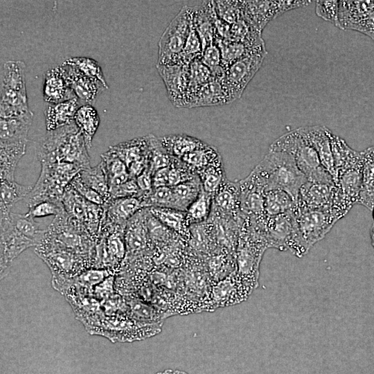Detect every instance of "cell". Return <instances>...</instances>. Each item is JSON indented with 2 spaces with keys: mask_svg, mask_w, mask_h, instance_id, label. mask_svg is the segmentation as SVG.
I'll list each match as a JSON object with an SVG mask.
<instances>
[{
  "mask_svg": "<svg viewBox=\"0 0 374 374\" xmlns=\"http://www.w3.org/2000/svg\"><path fill=\"white\" fill-rule=\"evenodd\" d=\"M84 137L75 122L47 132L40 143L37 157L41 163L65 162L80 168H90L89 156Z\"/></svg>",
  "mask_w": 374,
  "mask_h": 374,
  "instance_id": "6da1fadb",
  "label": "cell"
},
{
  "mask_svg": "<svg viewBox=\"0 0 374 374\" xmlns=\"http://www.w3.org/2000/svg\"><path fill=\"white\" fill-rule=\"evenodd\" d=\"M265 191L278 189L289 193L297 202L301 186L308 181L293 157L283 151L269 150L253 168Z\"/></svg>",
  "mask_w": 374,
  "mask_h": 374,
  "instance_id": "7a4b0ae2",
  "label": "cell"
},
{
  "mask_svg": "<svg viewBox=\"0 0 374 374\" xmlns=\"http://www.w3.org/2000/svg\"><path fill=\"white\" fill-rule=\"evenodd\" d=\"M295 222L287 251L301 258L322 240L339 220L329 210L309 208L296 205Z\"/></svg>",
  "mask_w": 374,
  "mask_h": 374,
  "instance_id": "3957f363",
  "label": "cell"
},
{
  "mask_svg": "<svg viewBox=\"0 0 374 374\" xmlns=\"http://www.w3.org/2000/svg\"><path fill=\"white\" fill-rule=\"evenodd\" d=\"M269 249L262 234L244 218L240 225L235 253L236 271L253 290L258 286L260 265L265 251Z\"/></svg>",
  "mask_w": 374,
  "mask_h": 374,
  "instance_id": "277c9868",
  "label": "cell"
},
{
  "mask_svg": "<svg viewBox=\"0 0 374 374\" xmlns=\"http://www.w3.org/2000/svg\"><path fill=\"white\" fill-rule=\"evenodd\" d=\"M82 170L70 163H41L39 177L25 198L28 208L46 201L62 203L66 188Z\"/></svg>",
  "mask_w": 374,
  "mask_h": 374,
  "instance_id": "5b68a950",
  "label": "cell"
},
{
  "mask_svg": "<svg viewBox=\"0 0 374 374\" xmlns=\"http://www.w3.org/2000/svg\"><path fill=\"white\" fill-rule=\"evenodd\" d=\"M269 150L283 151L291 154L308 181L335 184L330 174L322 166L314 149L303 139L297 129L278 138L271 144Z\"/></svg>",
  "mask_w": 374,
  "mask_h": 374,
  "instance_id": "8992f818",
  "label": "cell"
},
{
  "mask_svg": "<svg viewBox=\"0 0 374 374\" xmlns=\"http://www.w3.org/2000/svg\"><path fill=\"white\" fill-rule=\"evenodd\" d=\"M35 252L48 265L52 276L70 278L93 267L91 258L58 244L46 232Z\"/></svg>",
  "mask_w": 374,
  "mask_h": 374,
  "instance_id": "52a82bcc",
  "label": "cell"
},
{
  "mask_svg": "<svg viewBox=\"0 0 374 374\" xmlns=\"http://www.w3.org/2000/svg\"><path fill=\"white\" fill-rule=\"evenodd\" d=\"M46 235L58 244L89 257L93 264L96 240L82 223L65 211L54 217L46 229Z\"/></svg>",
  "mask_w": 374,
  "mask_h": 374,
  "instance_id": "ba28073f",
  "label": "cell"
},
{
  "mask_svg": "<svg viewBox=\"0 0 374 374\" xmlns=\"http://www.w3.org/2000/svg\"><path fill=\"white\" fill-rule=\"evenodd\" d=\"M191 26V8L186 5L170 22L159 39L157 65L178 63Z\"/></svg>",
  "mask_w": 374,
  "mask_h": 374,
  "instance_id": "9c48e42d",
  "label": "cell"
},
{
  "mask_svg": "<svg viewBox=\"0 0 374 374\" xmlns=\"http://www.w3.org/2000/svg\"><path fill=\"white\" fill-rule=\"evenodd\" d=\"M267 54L265 44H261L226 68L224 82L232 102L242 96L244 89L260 68Z\"/></svg>",
  "mask_w": 374,
  "mask_h": 374,
  "instance_id": "30bf717a",
  "label": "cell"
},
{
  "mask_svg": "<svg viewBox=\"0 0 374 374\" xmlns=\"http://www.w3.org/2000/svg\"><path fill=\"white\" fill-rule=\"evenodd\" d=\"M25 69L26 64L21 60H9L4 63L1 76L0 104L28 107Z\"/></svg>",
  "mask_w": 374,
  "mask_h": 374,
  "instance_id": "8fae6325",
  "label": "cell"
},
{
  "mask_svg": "<svg viewBox=\"0 0 374 374\" xmlns=\"http://www.w3.org/2000/svg\"><path fill=\"white\" fill-rule=\"evenodd\" d=\"M294 208L280 215H265L251 220L265 239L269 248H275L283 251H287V244L295 222Z\"/></svg>",
  "mask_w": 374,
  "mask_h": 374,
  "instance_id": "7c38bea8",
  "label": "cell"
},
{
  "mask_svg": "<svg viewBox=\"0 0 374 374\" xmlns=\"http://www.w3.org/2000/svg\"><path fill=\"white\" fill-rule=\"evenodd\" d=\"M310 3L306 1H243L242 16L253 27L261 32L274 18Z\"/></svg>",
  "mask_w": 374,
  "mask_h": 374,
  "instance_id": "4fadbf2b",
  "label": "cell"
},
{
  "mask_svg": "<svg viewBox=\"0 0 374 374\" xmlns=\"http://www.w3.org/2000/svg\"><path fill=\"white\" fill-rule=\"evenodd\" d=\"M10 214L0 216L1 279L8 274L12 261L21 253L30 247L37 246L34 240L26 236L13 225Z\"/></svg>",
  "mask_w": 374,
  "mask_h": 374,
  "instance_id": "5bb4252c",
  "label": "cell"
},
{
  "mask_svg": "<svg viewBox=\"0 0 374 374\" xmlns=\"http://www.w3.org/2000/svg\"><path fill=\"white\" fill-rule=\"evenodd\" d=\"M253 291L235 271L213 284L210 294L211 311L239 304L247 300Z\"/></svg>",
  "mask_w": 374,
  "mask_h": 374,
  "instance_id": "9a60e30c",
  "label": "cell"
},
{
  "mask_svg": "<svg viewBox=\"0 0 374 374\" xmlns=\"http://www.w3.org/2000/svg\"><path fill=\"white\" fill-rule=\"evenodd\" d=\"M162 326L138 321L127 314H117L109 319V337L121 341L143 340L160 333Z\"/></svg>",
  "mask_w": 374,
  "mask_h": 374,
  "instance_id": "2e32d148",
  "label": "cell"
},
{
  "mask_svg": "<svg viewBox=\"0 0 374 374\" xmlns=\"http://www.w3.org/2000/svg\"><path fill=\"white\" fill-rule=\"evenodd\" d=\"M147 211L148 208H141L127 223L125 230V258L152 255L154 247L147 227Z\"/></svg>",
  "mask_w": 374,
  "mask_h": 374,
  "instance_id": "e0dca14e",
  "label": "cell"
},
{
  "mask_svg": "<svg viewBox=\"0 0 374 374\" xmlns=\"http://www.w3.org/2000/svg\"><path fill=\"white\" fill-rule=\"evenodd\" d=\"M240 210L242 218H259L264 215L265 188L252 170L244 179L238 181Z\"/></svg>",
  "mask_w": 374,
  "mask_h": 374,
  "instance_id": "ac0fdd59",
  "label": "cell"
},
{
  "mask_svg": "<svg viewBox=\"0 0 374 374\" xmlns=\"http://www.w3.org/2000/svg\"><path fill=\"white\" fill-rule=\"evenodd\" d=\"M297 130L314 149L322 166L330 174L335 184L337 172L330 139V130L320 125L301 127Z\"/></svg>",
  "mask_w": 374,
  "mask_h": 374,
  "instance_id": "d6986e66",
  "label": "cell"
},
{
  "mask_svg": "<svg viewBox=\"0 0 374 374\" xmlns=\"http://www.w3.org/2000/svg\"><path fill=\"white\" fill-rule=\"evenodd\" d=\"M157 69L166 85L169 99L179 107L189 85V64H157Z\"/></svg>",
  "mask_w": 374,
  "mask_h": 374,
  "instance_id": "ffe728a7",
  "label": "cell"
},
{
  "mask_svg": "<svg viewBox=\"0 0 374 374\" xmlns=\"http://www.w3.org/2000/svg\"><path fill=\"white\" fill-rule=\"evenodd\" d=\"M211 215L243 220L240 210L238 181H231L226 177L224 179L213 197Z\"/></svg>",
  "mask_w": 374,
  "mask_h": 374,
  "instance_id": "44dd1931",
  "label": "cell"
},
{
  "mask_svg": "<svg viewBox=\"0 0 374 374\" xmlns=\"http://www.w3.org/2000/svg\"><path fill=\"white\" fill-rule=\"evenodd\" d=\"M69 87L82 105H91L105 88L98 80L80 72L75 66L64 61L61 64Z\"/></svg>",
  "mask_w": 374,
  "mask_h": 374,
  "instance_id": "7402d4cb",
  "label": "cell"
},
{
  "mask_svg": "<svg viewBox=\"0 0 374 374\" xmlns=\"http://www.w3.org/2000/svg\"><path fill=\"white\" fill-rule=\"evenodd\" d=\"M42 96L46 103H58L76 97L69 87L61 64L44 73Z\"/></svg>",
  "mask_w": 374,
  "mask_h": 374,
  "instance_id": "603a6c76",
  "label": "cell"
},
{
  "mask_svg": "<svg viewBox=\"0 0 374 374\" xmlns=\"http://www.w3.org/2000/svg\"><path fill=\"white\" fill-rule=\"evenodd\" d=\"M192 24L202 43L203 50L208 45L215 43L216 33L215 23L217 18L213 1H202L190 6Z\"/></svg>",
  "mask_w": 374,
  "mask_h": 374,
  "instance_id": "cb8c5ba5",
  "label": "cell"
},
{
  "mask_svg": "<svg viewBox=\"0 0 374 374\" xmlns=\"http://www.w3.org/2000/svg\"><path fill=\"white\" fill-rule=\"evenodd\" d=\"M335 184L306 181L301 188L297 206L329 210L335 190Z\"/></svg>",
  "mask_w": 374,
  "mask_h": 374,
  "instance_id": "d4e9b609",
  "label": "cell"
},
{
  "mask_svg": "<svg viewBox=\"0 0 374 374\" xmlns=\"http://www.w3.org/2000/svg\"><path fill=\"white\" fill-rule=\"evenodd\" d=\"M231 102L224 79L211 80L191 96L183 107L219 105Z\"/></svg>",
  "mask_w": 374,
  "mask_h": 374,
  "instance_id": "484cf974",
  "label": "cell"
},
{
  "mask_svg": "<svg viewBox=\"0 0 374 374\" xmlns=\"http://www.w3.org/2000/svg\"><path fill=\"white\" fill-rule=\"evenodd\" d=\"M364 160L337 172L335 185L352 204L358 203L363 186Z\"/></svg>",
  "mask_w": 374,
  "mask_h": 374,
  "instance_id": "4316f807",
  "label": "cell"
},
{
  "mask_svg": "<svg viewBox=\"0 0 374 374\" xmlns=\"http://www.w3.org/2000/svg\"><path fill=\"white\" fill-rule=\"evenodd\" d=\"M81 105L82 103L77 97L58 103H47L44 110L46 131L51 132L74 122L76 112Z\"/></svg>",
  "mask_w": 374,
  "mask_h": 374,
  "instance_id": "83f0119b",
  "label": "cell"
},
{
  "mask_svg": "<svg viewBox=\"0 0 374 374\" xmlns=\"http://www.w3.org/2000/svg\"><path fill=\"white\" fill-rule=\"evenodd\" d=\"M0 141L1 180L15 181V172L26 153L28 140Z\"/></svg>",
  "mask_w": 374,
  "mask_h": 374,
  "instance_id": "f1b7e54d",
  "label": "cell"
},
{
  "mask_svg": "<svg viewBox=\"0 0 374 374\" xmlns=\"http://www.w3.org/2000/svg\"><path fill=\"white\" fill-rule=\"evenodd\" d=\"M148 208L159 222L188 242L190 238V226L186 221V211L161 207Z\"/></svg>",
  "mask_w": 374,
  "mask_h": 374,
  "instance_id": "f546056e",
  "label": "cell"
},
{
  "mask_svg": "<svg viewBox=\"0 0 374 374\" xmlns=\"http://www.w3.org/2000/svg\"><path fill=\"white\" fill-rule=\"evenodd\" d=\"M204 262L213 283L236 271L235 254L224 249H218L204 257Z\"/></svg>",
  "mask_w": 374,
  "mask_h": 374,
  "instance_id": "4dcf8cb0",
  "label": "cell"
},
{
  "mask_svg": "<svg viewBox=\"0 0 374 374\" xmlns=\"http://www.w3.org/2000/svg\"><path fill=\"white\" fill-rule=\"evenodd\" d=\"M127 167L134 162L149 161V143L148 136L135 138L132 140L109 146Z\"/></svg>",
  "mask_w": 374,
  "mask_h": 374,
  "instance_id": "1f68e13d",
  "label": "cell"
},
{
  "mask_svg": "<svg viewBox=\"0 0 374 374\" xmlns=\"http://www.w3.org/2000/svg\"><path fill=\"white\" fill-rule=\"evenodd\" d=\"M127 305V314L132 319L143 323H163L168 315L152 304L141 299L128 296L125 299Z\"/></svg>",
  "mask_w": 374,
  "mask_h": 374,
  "instance_id": "d6a6232c",
  "label": "cell"
},
{
  "mask_svg": "<svg viewBox=\"0 0 374 374\" xmlns=\"http://www.w3.org/2000/svg\"><path fill=\"white\" fill-rule=\"evenodd\" d=\"M159 139L168 153L178 159L206 144L197 138L186 134H170Z\"/></svg>",
  "mask_w": 374,
  "mask_h": 374,
  "instance_id": "836d02e7",
  "label": "cell"
},
{
  "mask_svg": "<svg viewBox=\"0 0 374 374\" xmlns=\"http://www.w3.org/2000/svg\"><path fill=\"white\" fill-rule=\"evenodd\" d=\"M74 122L84 137L87 149H90L100 124L96 109L89 104L81 105L76 112Z\"/></svg>",
  "mask_w": 374,
  "mask_h": 374,
  "instance_id": "e575fe53",
  "label": "cell"
},
{
  "mask_svg": "<svg viewBox=\"0 0 374 374\" xmlns=\"http://www.w3.org/2000/svg\"><path fill=\"white\" fill-rule=\"evenodd\" d=\"M100 161L107 175L109 188L121 185L131 179L125 163L109 148L101 154Z\"/></svg>",
  "mask_w": 374,
  "mask_h": 374,
  "instance_id": "d590c367",
  "label": "cell"
},
{
  "mask_svg": "<svg viewBox=\"0 0 374 374\" xmlns=\"http://www.w3.org/2000/svg\"><path fill=\"white\" fill-rule=\"evenodd\" d=\"M31 189V186L21 185L15 181L1 180L0 215H9L12 206L25 199Z\"/></svg>",
  "mask_w": 374,
  "mask_h": 374,
  "instance_id": "8d00e7d4",
  "label": "cell"
},
{
  "mask_svg": "<svg viewBox=\"0 0 374 374\" xmlns=\"http://www.w3.org/2000/svg\"><path fill=\"white\" fill-rule=\"evenodd\" d=\"M180 160L196 173L208 166L222 163L217 150L208 144L184 156Z\"/></svg>",
  "mask_w": 374,
  "mask_h": 374,
  "instance_id": "74e56055",
  "label": "cell"
},
{
  "mask_svg": "<svg viewBox=\"0 0 374 374\" xmlns=\"http://www.w3.org/2000/svg\"><path fill=\"white\" fill-rule=\"evenodd\" d=\"M171 188L174 196V209L186 211L198 197L202 186L197 175L190 180Z\"/></svg>",
  "mask_w": 374,
  "mask_h": 374,
  "instance_id": "f35d334b",
  "label": "cell"
},
{
  "mask_svg": "<svg viewBox=\"0 0 374 374\" xmlns=\"http://www.w3.org/2000/svg\"><path fill=\"white\" fill-rule=\"evenodd\" d=\"M296 200L287 192L273 189L265 191L264 209L267 216H274L294 209Z\"/></svg>",
  "mask_w": 374,
  "mask_h": 374,
  "instance_id": "ab89813d",
  "label": "cell"
},
{
  "mask_svg": "<svg viewBox=\"0 0 374 374\" xmlns=\"http://www.w3.org/2000/svg\"><path fill=\"white\" fill-rule=\"evenodd\" d=\"M79 175L87 186L103 197L105 202L109 200L108 178L101 161L95 167L82 170Z\"/></svg>",
  "mask_w": 374,
  "mask_h": 374,
  "instance_id": "60d3db41",
  "label": "cell"
},
{
  "mask_svg": "<svg viewBox=\"0 0 374 374\" xmlns=\"http://www.w3.org/2000/svg\"><path fill=\"white\" fill-rule=\"evenodd\" d=\"M213 204V196L206 193L203 188L197 199L188 207L186 221L189 226L208 221Z\"/></svg>",
  "mask_w": 374,
  "mask_h": 374,
  "instance_id": "b9f144b4",
  "label": "cell"
},
{
  "mask_svg": "<svg viewBox=\"0 0 374 374\" xmlns=\"http://www.w3.org/2000/svg\"><path fill=\"white\" fill-rule=\"evenodd\" d=\"M215 43L220 50L222 66L225 69L229 65L242 58L256 48H252L242 42L229 39L217 38Z\"/></svg>",
  "mask_w": 374,
  "mask_h": 374,
  "instance_id": "7bdbcfd3",
  "label": "cell"
},
{
  "mask_svg": "<svg viewBox=\"0 0 374 374\" xmlns=\"http://www.w3.org/2000/svg\"><path fill=\"white\" fill-rule=\"evenodd\" d=\"M33 119L0 118V141L28 140Z\"/></svg>",
  "mask_w": 374,
  "mask_h": 374,
  "instance_id": "ee69618b",
  "label": "cell"
},
{
  "mask_svg": "<svg viewBox=\"0 0 374 374\" xmlns=\"http://www.w3.org/2000/svg\"><path fill=\"white\" fill-rule=\"evenodd\" d=\"M10 219L13 225L23 234L34 240L37 245L42 241L46 229H42L41 224L35 219L25 214L11 212Z\"/></svg>",
  "mask_w": 374,
  "mask_h": 374,
  "instance_id": "f6af8a7d",
  "label": "cell"
},
{
  "mask_svg": "<svg viewBox=\"0 0 374 374\" xmlns=\"http://www.w3.org/2000/svg\"><path fill=\"white\" fill-rule=\"evenodd\" d=\"M149 143V168L152 175L158 170L170 166L172 157L162 145L159 138L153 134L147 135Z\"/></svg>",
  "mask_w": 374,
  "mask_h": 374,
  "instance_id": "bcb514c9",
  "label": "cell"
},
{
  "mask_svg": "<svg viewBox=\"0 0 374 374\" xmlns=\"http://www.w3.org/2000/svg\"><path fill=\"white\" fill-rule=\"evenodd\" d=\"M197 175L203 189L213 197L226 178L223 163L208 166Z\"/></svg>",
  "mask_w": 374,
  "mask_h": 374,
  "instance_id": "7dc6e473",
  "label": "cell"
},
{
  "mask_svg": "<svg viewBox=\"0 0 374 374\" xmlns=\"http://www.w3.org/2000/svg\"><path fill=\"white\" fill-rule=\"evenodd\" d=\"M140 200L143 208L161 207L174 209V196L171 187L163 186L153 188Z\"/></svg>",
  "mask_w": 374,
  "mask_h": 374,
  "instance_id": "c3c4849f",
  "label": "cell"
},
{
  "mask_svg": "<svg viewBox=\"0 0 374 374\" xmlns=\"http://www.w3.org/2000/svg\"><path fill=\"white\" fill-rule=\"evenodd\" d=\"M64 61L75 66L85 75L99 80L105 89L109 88L102 69L98 62L95 60L86 57H73Z\"/></svg>",
  "mask_w": 374,
  "mask_h": 374,
  "instance_id": "681fc988",
  "label": "cell"
},
{
  "mask_svg": "<svg viewBox=\"0 0 374 374\" xmlns=\"http://www.w3.org/2000/svg\"><path fill=\"white\" fill-rule=\"evenodd\" d=\"M203 46L200 37L193 24L177 64H189L197 58H201Z\"/></svg>",
  "mask_w": 374,
  "mask_h": 374,
  "instance_id": "f907efd6",
  "label": "cell"
},
{
  "mask_svg": "<svg viewBox=\"0 0 374 374\" xmlns=\"http://www.w3.org/2000/svg\"><path fill=\"white\" fill-rule=\"evenodd\" d=\"M213 3L217 17L229 24L243 17L240 1H214Z\"/></svg>",
  "mask_w": 374,
  "mask_h": 374,
  "instance_id": "816d5d0a",
  "label": "cell"
},
{
  "mask_svg": "<svg viewBox=\"0 0 374 374\" xmlns=\"http://www.w3.org/2000/svg\"><path fill=\"white\" fill-rule=\"evenodd\" d=\"M197 176V173L192 170L181 160L173 158L169 166L168 186H175L190 180Z\"/></svg>",
  "mask_w": 374,
  "mask_h": 374,
  "instance_id": "f5cc1de1",
  "label": "cell"
},
{
  "mask_svg": "<svg viewBox=\"0 0 374 374\" xmlns=\"http://www.w3.org/2000/svg\"><path fill=\"white\" fill-rule=\"evenodd\" d=\"M64 211V208L62 203H57L51 201L40 202L34 206L29 208L26 213L27 215L32 217H43L49 215L55 217L61 214Z\"/></svg>",
  "mask_w": 374,
  "mask_h": 374,
  "instance_id": "db71d44e",
  "label": "cell"
},
{
  "mask_svg": "<svg viewBox=\"0 0 374 374\" xmlns=\"http://www.w3.org/2000/svg\"><path fill=\"white\" fill-rule=\"evenodd\" d=\"M69 185L87 200L98 205H103L105 200L96 191L87 186L81 179L79 173L71 180Z\"/></svg>",
  "mask_w": 374,
  "mask_h": 374,
  "instance_id": "11a10c76",
  "label": "cell"
},
{
  "mask_svg": "<svg viewBox=\"0 0 374 374\" xmlns=\"http://www.w3.org/2000/svg\"><path fill=\"white\" fill-rule=\"evenodd\" d=\"M110 199L136 197L139 198L141 193L136 179L131 178L124 184L109 189Z\"/></svg>",
  "mask_w": 374,
  "mask_h": 374,
  "instance_id": "9f6ffc18",
  "label": "cell"
},
{
  "mask_svg": "<svg viewBox=\"0 0 374 374\" xmlns=\"http://www.w3.org/2000/svg\"><path fill=\"white\" fill-rule=\"evenodd\" d=\"M339 2L337 1H321L316 2L317 15L335 24H338Z\"/></svg>",
  "mask_w": 374,
  "mask_h": 374,
  "instance_id": "6f0895ef",
  "label": "cell"
},
{
  "mask_svg": "<svg viewBox=\"0 0 374 374\" xmlns=\"http://www.w3.org/2000/svg\"><path fill=\"white\" fill-rule=\"evenodd\" d=\"M201 60L211 71L220 67L222 66V56L218 46L213 43L205 47L201 56Z\"/></svg>",
  "mask_w": 374,
  "mask_h": 374,
  "instance_id": "680465c9",
  "label": "cell"
},
{
  "mask_svg": "<svg viewBox=\"0 0 374 374\" xmlns=\"http://www.w3.org/2000/svg\"><path fill=\"white\" fill-rule=\"evenodd\" d=\"M135 179L141 193L140 197L150 193L152 190V173L150 170L149 166L147 167L141 175L135 178Z\"/></svg>",
  "mask_w": 374,
  "mask_h": 374,
  "instance_id": "91938a15",
  "label": "cell"
},
{
  "mask_svg": "<svg viewBox=\"0 0 374 374\" xmlns=\"http://www.w3.org/2000/svg\"><path fill=\"white\" fill-rule=\"evenodd\" d=\"M169 166L157 170L152 175L153 188L168 186Z\"/></svg>",
  "mask_w": 374,
  "mask_h": 374,
  "instance_id": "94428289",
  "label": "cell"
},
{
  "mask_svg": "<svg viewBox=\"0 0 374 374\" xmlns=\"http://www.w3.org/2000/svg\"><path fill=\"white\" fill-rule=\"evenodd\" d=\"M370 236H371V244L374 249V224L371 228Z\"/></svg>",
  "mask_w": 374,
  "mask_h": 374,
  "instance_id": "6125c7cd",
  "label": "cell"
},
{
  "mask_svg": "<svg viewBox=\"0 0 374 374\" xmlns=\"http://www.w3.org/2000/svg\"><path fill=\"white\" fill-rule=\"evenodd\" d=\"M172 370H166L162 372L157 373V374H172Z\"/></svg>",
  "mask_w": 374,
  "mask_h": 374,
  "instance_id": "be15d7a7",
  "label": "cell"
},
{
  "mask_svg": "<svg viewBox=\"0 0 374 374\" xmlns=\"http://www.w3.org/2000/svg\"><path fill=\"white\" fill-rule=\"evenodd\" d=\"M172 374H187L185 372H183V371H172Z\"/></svg>",
  "mask_w": 374,
  "mask_h": 374,
  "instance_id": "e7e4bbea",
  "label": "cell"
},
{
  "mask_svg": "<svg viewBox=\"0 0 374 374\" xmlns=\"http://www.w3.org/2000/svg\"><path fill=\"white\" fill-rule=\"evenodd\" d=\"M371 211H372V216H373V220H374V206L372 208Z\"/></svg>",
  "mask_w": 374,
  "mask_h": 374,
  "instance_id": "03108f58",
  "label": "cell"
}]
</instances>
